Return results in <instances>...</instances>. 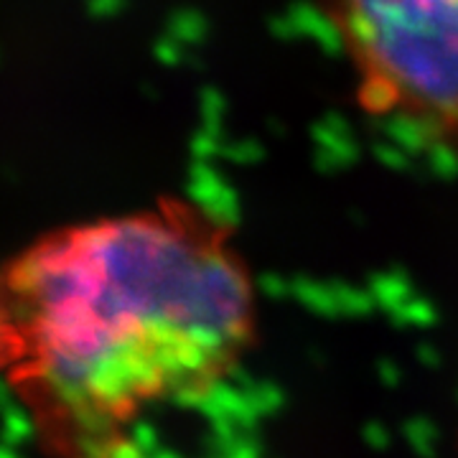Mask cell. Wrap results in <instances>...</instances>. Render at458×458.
<instances>
[{
	"mask_svg": "<svg viewBox=\"0 0 458 458\" xmlns=\"http://www.w3.org/2000/svg\"><path fill=\"white\" fill-rule=\"evenodd\" d=\"M0 311L5 375L51 458H143L148 412L214 393L258 339L232 232L179 199L33 240L0 270Z\"/></svg>",
	"mask_w": 458,
	"mask_h": 458,
	"instance_id": "1",
	"label": "cell"
},
{
	"mask_svg": "<svg viewBox=\"0 0 458 458\" xmlns=\"http://www.w3.org/2000/svg\"><path fill=\"white\" fill-rule=\"evenodd\" d=\"M360 102L458 143V0H327Z\"/></svg>",
	"mask_w": 458,
	"mask_h": 458,
	"instance_id": "2",
	"label": "cell"
},
{
	"mask_svg": "<svg viewBox=\"0 0 458 458\" xmlns=\"http://www.w3.org/2000/svg\"><path fill=\"white\" fill-rule=\"evenodd\" d=\"M13 361V334L5 321V313L0 311V372H5Z\"/></svg>",
	"mask_w": 458,
	"mask_h": 458,
	"instance_id": "3",
	"label": "cell"
}]
</instances>
